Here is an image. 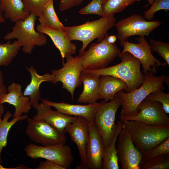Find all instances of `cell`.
Returning a JSON list of instances; mask_svg holds the SVG:
<instances>
[{"instance_id":"cell-11","label":"cell","mask_w":169,"mask_h":169,"mask_svg":"<svg viewBox=\"0 0 169 169\" xmlns=\"http://www.w3.org/2000/svg\"><path fill=\"white\" fill-rule=\"evenodd\" d=\"M161 23L158 21H147L144 17L134 14L115 23L117 37L120 41L127 40L133 35L148 36L159 27Z\"/></svg>"},{"instance_id":"cell-7","label":"cell","mask_w":169,"mask_h":169,"mask_svg":"<svg viewBox=\"0 0 169 169\" xmlns=\"http://www.w3.org/2000/svg\"><path fill=\"white\" fill-rule=\"evenodd\" d=\"M100 102L94 120L102 139L105 149L110 144L117 131L115 115L121 104L116 96L109 102L103 100Z\"/></svg>"},{"instance_id":"cell-30","label":"cell","mask_w":169,"mask_h":169,"mask_svg":"<svg viewBox=\"0 0 169 169\" xmlns=\"http://www.w3.org/2000/svg\"><path fill=\"white\" fill-rule=\"evenodd\" d=\"M137 0H106L102 5L104 15H114L120 12Z\"/></svg>"},{"instance_id":"cell-5","label":"cell","mask_w":169,"mask_h":169,"mask_svg":"<svg viewBox=\"0 0 169 169\" xmlns=\"http://www.w3.org/2000/svg\"><path fill=\"white\" fill-rule=\"evenodd\" d=\"M36 17L34 14L30 13L25 19L15 22L12 31L6 34L4 39L8 41L17 39L20 43L22 51L31 54L35 46L44 45L47 40L44 33L35 29Z\"/></svg>"},{"instance_id":"cell-38","label":"cell","mask_w":169,"mask_h":169,"mask_svg":"<svg viewBox=\"0 0 169 169\" xmlns=\"http://www.w3.org/2000/svg\"><path fill=\"white\" fill-rule=\"evenodd\" d=\"M34 169H65L59 164L51 161L46 160L41 161L38 166Z\"/></svg>"},{"instance_id":"cell-18","label":"cell","mask_w":169,"mask_h":169,"mask_svg":"<svg viewBox=\"0 0 169 169\" xmlns=\"http://www.w3.org/2000/svg\"><path fill=\"white\" fill-rule=\"evenodd\" d=\"M6 103L13 105L15 107L13 118L19 117L23 113H28L32 106L29 97L24 95L21 85L14 82L8 86L7 93L0 97V105Z\"/></svg>"},{"instance_id":"cell-12","label":"cell","mask_w":169,"mask_h":169,"mask_svg":"<svg viewBox=\"0 0 169 169\" xmlns=\"http://www.w3.org/2000/svg\"><path fill=\"white\" fill-rule=\"evenodd\" d=\"M136 40L138 43H131L127 40L120 41L123 48L121 52H128L138 59L141 63L144 73L152 72L155 74L157 72V68L166 66V62L161 63L152 54L149 44L145 36H139Z\"/></svg>"},{"instance_id":"cell-15","label":"cell","mask_w":169,"mask_h":169,"mask_svg":"<svg viewBox=\"0 0 169 169\" xmlns=\"http://www.w3.org/2000/svg\"><path fill=\"white\" fill-rule=\"evenodd\" d=\"M89 140L85 152L89 169H101L104 145L94 120L88 121Z\"/></svg>"},{"instance_id":"cell-41","label":"cell","mask_w":169,"mask_h":169,"mask_svg":"<svg viewBox=\"0 0 169 169\" xmlns=\"http://www.w3.org/2000/svg\"><path fill=\"white\" fill-rule=\"evenodd\" d=\"M5 21V18L3 15V12L0 11V23H3Z\"/></svg>"},{"instance_id":"cell-34","label":"cell","mask_w":169,"mask_h":169,"mask_svg":"<svg viewBox=\"0 0 169 169\" xmlns=\"http://www.w3.org/2000/svg\"><path fill=\"white\" fill-rule=\"evenodd\" d=\"M145 99L160 103L166 113H169V93H165L162 90H157L150 93Z\"/></svg>"},{"instance_id":"cell-43","label":"cell","mask_w":169,"mask_h":169,"mask_svg":"<svg viewBox=\"0 0 169 169\" xmlns=\"http://www.w3.org/2000/svg\"><path fill=\"white\" fill-rule=\"evenodd\" d=\"M148 2H149L151 4V3H152L155 0H147Z\"/></svg>"},{"instance_id":"cell-21","label":"cell","mask_w":169,"mask_h":169,"mask_svg":"<svg viewBox=\"0 0 169 169\" xmlns=\"http://www.w3.org/2000/svg\"><path fill=\"white\" fill-rule=\"evenodd\" d=\"M25 68L30 72L31 79L30 83L26 87L23 94L24 95L29 97L31 106L34 108L41 99L39 90L40 84L45 81L51 82L54 76L48 73L43 75H40L32 66L29 68L25 66Z\"/></svg>"},{"instance_id":"cell-17","label":"cell","mask_w":169,"mask_h":169,"mask_svg":"<svg viewBox=\"0 0 169 169\" xmlns=\"http://www.w3.org/2000/svg\"><path fill=\"white\" fill-rule=\"evenodd\" d=\"M36 115L33 118L42 120L53 126L62 134L66 132L65 128L69 124L75 122L78 116H72L62 113L58 110H54L51 106L42 102L34 107Z\"/></svg>"},{"instance_id":"cell-27","label":"cell","mask_w":169,"mask_h":169,"mask_svg":"<svg viewBox=\"0 0 169 169\" xmlns=\"http://www.w3.org/2000/svg\"><path fill=\"white\" fill-rule=\"evenodd\" d=\"M54 0H50L43 7L38 16L40 24L52 29L64 30L65 26L60 22L55 12Z\"/></svg>"},{"instance_id":"cell-19","label":"cell","mask_w":169,"mask_h":169,"mask_svg":"<svg viewBox=\"0 0 169 169\" xmlns=\"http://www.w3.org/2000/svg\"><path fill=\"white\" fill-rule=\"evenodd\" d=\"M42 102L55 108L56 110L64 114L76 116H81L88 121L94 120L95 114L100 104V102L87 105L71 104L63 102H53L41 99Z\"/></svg>"},{"instance_id":"cell-2","label":"cell","mask_w":169,"mask_h":169,"mask_svg":"<svg viewBox=\"0 0 169 169\" xmlns=\"http://www.w3.org/2000/svg\"><path fill=\"white\" fill-rule=\"evenodd\" d=\"M119 56L121 62L116 65L97 70H83L94 74L108 75L122 80L127 86L125 92H130L139 88L143 80L141 71V62L131 54L120 53Z\"/></svg>"},{"instance_id":"cell-4","label":"cell","mask_w":169,"mask_h":169,"mask_svg":"<svg viewBox=\"0 0 169 169\" xmlns=\"http://www.w3.org/2000/svg\"><path fill=\"white\" fill-rule=\"evenodd\" d=\"M123 122L135 147L141 153L149 151L169 137V127L148 125L136 120Z\"/></svg>"},{"instance_id":"cell-3","label":"cell","mask_w":169,"mask_h":169,"mask_svg":"<svg viewBox=\"0 0 169 169\" xmlns=\"http://www.w3.org/2000/svg\"><path fill=\"white\" fill-rule=\"evenodd\" d=\"M116 21L114 15H104L99 19L88 21L79 25L65 26L64 30L71 41L77 40L82 42V46L79 51V54L81 55L89 43L94 39H98V43L101 42Z\"/></svg>"},{"instance_id":"cell-13","label":"cell","mask_w":169,"mask_h":169,"mask_svg":"<svg viewBox=\"0 0 169 169\" xmlns=\"http://www.w3.org/2000/svg\"><path fill=\"white\" fill-rule=\"evenodd\" d=\"M117 155L122 169H139L141 153L135 147L124 125L117 139Z\"/></svg>"},{"instance_id":"cell-39","label":"cell","mask_w":169,"mask_h":169,"mask_svg":"<svg viewBox=\"0 0 169 169\" xmlns=\"http://www.w3.org/2000/svg\"><path fill=\"white\" fill-rule=\"evenodd\" d=\"M7 93V89L4 83L3 75L0 70V97L3 95Z\"/></svg>"},{"instance_id":"cell-37","label":"cell","mask_w":169,"mask_h":169,"mask_svg":"<svg viewBox=\"0 0 169 169\" xmlns=\"http://www.w3.org/2000/svg\"><path fill=\"white\" fill-rule=\"evenodd\" d=\"M84 0H59V8L64 11L80 4Z\"/></svg>"},{"instance_id":"cell-10","label":"cell","mask_w":169,"mask_h":169,"mask_svg":"<svg viewBox=\"0 0 169 169\" xmlns=\"http://www.w3.org/2000/svg\"><path fill=\"white\" fill-rule=\"evenodd\" d=\"M24 151L30 158H44L59 164L65 169L70 166L74 160L71 148L65 144L44 146L30 143L25 147Z\"/></svg>"},{"instance_id":"cell-33","label":"cell","mask_w":169,"mask_h":169,"mask_svg":"<svg viewBox=\"0 0 169 169\" xmlns=\"http://www.w3.org/2000/svg\"><path fill=\"white\" fill-rule=\"evenodd\" d=\"M151 4L152 5L150 8L144 12L146 19L152 20L155 13L159 10H164L166 11L169 10V0H155Z\"/></svg>"},{"instance_id":"cell-20","label":"cell","mask_w":169,"mask_h":169,"mask_svg":"<svg viewBox=\"0 0 169 169\" xmlns=\"http://www.w3.org/2000/svg\"><path fill=\"white\" fill-rule=\"evenodd\" d=\"M38 32L48 35L51 39L56 47L59 51L62 60V64L66 54H75L76 51V46L72 43L67 32L65 30L52 29L43 26L40 24L37 27Z\"/></svg>"},{"instance_id":"cell-31","label":"cell","mask_w":169,"mask_h":169,"mask_svg":"<svg viewBox=\"0 0 169 169\" xmlns=\"http://www.w3.org/2000/svg\"><path fill=\"white\" fill-rule=\"evenodd\" d=\"M149 45L151 49L157 52L159 55L169 65V43L151 38L149 40Z\"/></svg>"},{"instance_id":"cell-24","label":"cell","mask_w":169,"mask_h":169,"mask_svg":"<svg viewBox=\"0 0 169 169\" xmlns=\"http://www.w3.org/2000/svg\"><path fill=\"white\" fill-rule=\"evenodd\" d=\"M0 11L4 12L5 18L15 23L25 19L30 14L24 10L22 0H0Z\"/></svg>"},{"instance_id":"cell-1","label":"cell","mask_w":169,"mask_h":169,"mask_svg":"<svg viewBox=\"0 0 169 169\" xmlns=\"http://www.w3.org/2000/svg\"><path fill=\"white\" fill-rule=\"evenodd\" d=\"M143 76L142 84L139 88L129 93L125 92L122 90L115 95L121 104L119 116L121 122H123L126 118L137 115L140 112L138 109L140 104L150 93L157 90H164L165 89L164 83L167 76H156L152 72L144 73Z\"/></svg>"},{"instance_id":"cell-23","label":"cell","mask_w":169,"mask_h":169,"mask_svg":"<svg viewBox=\"0 0 169 169\" xmlns=\"http://www.w3.org/2000/svg\"><path fill=\"white\" fill-rule=\"evenodd\" d=\"M127 88L126 84L117 78L108 75H100L98 95L99 99L108 102L115 97L119 91Z\"/></svg>"},{"instance_id":"cell-40","label":"cell","mask_w":169,"mask_h":169,"mask_svg":"<svg viewBox=\"0 0 169 169\" xmlns=\"http://www.w3.org/2000/svg\"><path fill=\"white\" fill-rule=\"evenodd\" d=\"M117 38L114 35H111L108 36V34L106 35V42L108 44L115 43L116 40Z\"/></svg>"},{"instance_id":"cell-14","label":"cell","mask_w":169,"mask_h":169,"mask_svg":"<svg viewBox=\"0 0 169 169\" xmlns=\"http://www.w3.org/2000/svg\"><path fill=\"white\" fill-rule=\"evenodd\" d=\"M138 109L140 112L137 115L126 118L124 122L136 120L148 125L169 127V118L160 103L144 99L140 104Z\"/></svg>"},{"instance_id":"cell-36","label":"cell","mask_w":169,"mask_h":169,"mask_svg":"<svg viewBox=\"0 0 169 169\" xmlns=\"http://www.w3.org/2000/svg\"><path fill=\"white\" fill-rule=\"evenodd\" d=\"M106 0H92L88 4L81 9L79 13L81 14H94L104 16L102 5Z\"/></svg>"},{"instance_id":"cell-25","label":"cell","mask_w":169,"mask_h":169,"mask_svg":"<svg viewBox=\"0 0 169 169\" xmlns=\"http://www.w3.org/2000/svg\"><path fill=\"white\" fill-rule=\"evenodd\" d=\"M117 128L110 144L104 149L102 156L103 169H119L120 168L117 155L116 143L118 134L124 125V123L117 121Z\"/></svg>"},{"instance_id":"cell-6","label":"cell","mask_w":169,"mask_h":169,"mask_svg":"<svg viewBox=\"0 0 169 169\" xmlns=\"http://www.w3.org/2000/svg\"><path fill=\"white\" fill-rule=\"evenodd\" d=\"M106 35L101 42L91 43L89 49L80 55L83 57V70L105 68L119 56L121 51L117 45L115 43H106Z\"/></svg>"},{"instance_id":"cell-22","label":"cell","mask_w":169,"mask_h":169,"mask_svg":"<svg viewBox=\"0 0 169 169\" xmlns=\"http://www.w3.org/2000/svg\"><path fill=\"white\" fill-rule=\"evenodd\" d=\"M100 76L83 70L80 78L83 89L77 100L78 102L88 104L97 102Z\"/></svg>"},{"instance_id":"cell-28","label":"cell","mask_w":169,"mask_h":169,"mask_svg":"<svg viewBox=\"0 0 169 169\" xmlns=\"http://www.w3.org/2000/svg\"><path fill=\"white\" fill-rule=\"evenodd\" d=\"M20 43L14 40L8 41L4 44L0 43V67L9 65L18 54L21 48Z\"/></svg>"},{"instance_id":"cell-8","label":"cell","mask_w":169,"mask_h":169,"mask_svg":"<svg viewBox=\"0 0 169 169\" xmlns=\"http://www.w3.org/2000/svg\"><path fill=\"white\" fill-rule=\"evenodd\" d=\"M65 58L66 62L62 64V68L52 70L51 74L54 77L51 82L55 84L60 82L62 84V88L70 93L73 100L75 89L82 83L80 74L83 70V57L79 54L74 57L72 54H67Z\"/></svg>"},{"instance_id":"cell-32","label":"cell","mask_w":169,"mask_h":169,"mask_svg":"<svg viewBox=\"0 0 169 169\" xmlns=\"http://www.w3.org/2000/svg\"><path fill=\"white\" fill-rule=\"evenodd\" d=\"M50 0H22L24 5V10L38 17L44 6Z\"/></svg>"},{"instance_id":"cell-44","label":"cell","mask_w":169,"mask_h":169,"mask_svg":"<svg viewBox=\"0 0 169 169\" xmlns=\"http://www.w3.org/2000/svg\"><path fill=\"white\" fill-rule=\"evenodd\" d=\"M137 1H140V0H137Z\"/></svg>"},{"instance_id":"cell-42","label":"cell","mask_w":169,"mask_h":169,"mask_svg":"<svg viewBox=\"0 0 169 169\" xmlns=\"http://www.w3.org/2000/svg\"><path fill=\"white\" fill-rule=\"evenodd\" d=\"M11 168H6L3 167L1 164H0V169H9Z\"/></svg>"},{"instance_id":"cell-26","label":"cell","mask_w":169,"mask_h":169,"mask_svg":"<svg viewBox=\"0 0 169 169\" xmlns=\"http://www.w3.org/2000/svg\"><path fill=\"white\" fill-rule=\"evenodd\" d=\"M5 110L3 104L0 105V163L2 162L1 154L3 148L7 145V137L10 129L11 127L17 122L24 120L28 118L26 115L15 118L8 121L9 119L12 116V114L9 110H8L4 115L3 118L2 119L1 116Z\"/></svg>"},{"instance_id":"cell-9","label":"cell","mask_w":169,"mask_h":169,"mask_svg":"<svg viewBox=\"0 0 169 169\" xmlns=\"http://www.w3.org/2000/svg\"><path fill=\"white\" fill-rule=\"evenodd\" d=\"M25 133L33 142L46 146L65 144V134L59 131L50 124L42 120L28 118Z\"/></svg>"},{"instance_id":"cell-29","label":"cell","mask_w":169,"mask_h":169,"mask_svg":"<svg viewBox=\"0 0 169 169\" xmlns=\"http://www.w3.org/2000/svg\"><path fill=\"white\" fill-rule=\"evenodd\" d=\"M169 154H164L152 157L141 158L139 169H169Z\"/></svg>"},{"instance_id":"cell-16","label":"cell","mask_w":169,"mask_h":169,"mask_svg":"<svg viewBox=\"0 0 169 169\" xmlns=\"http://www.w3.org/2000/svg\"><path fill=\"white\" fill-rule=\"evenodd\" d=\"M65 130L72 140L77 146L80 157L79 169H89L86 160L85 150L89 140L88 121L85 118L78 116L74 122L69 124Z\"/></svg>"},{"instance_id":"cell-35","label":"cell","mask_w":169,"mask_h":169,"mask_svg":"<svg viewBox=\"0 0 169 169\" xmlns=\"http://www.w3.org/2000/svg\"><path fill=\"white\" fill-rule=\"evenodd\" d=\"M164 154H169V137L150 150L141 153V158H148Z\"/></svg>"}]
</instances>
